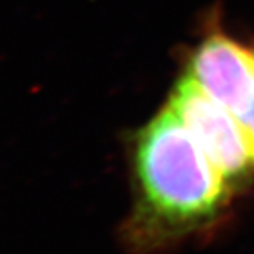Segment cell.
<instances>
[{
	"mask_svg": "<svg viewBox=\"0 0 254 254\" xmlns=\"http://www.w3.org/2000/svg\"><path fill=\"white\" fill-rule=\"evenodd\" d=\"M187 74L238 118L254 93V48L211 33L191 55Z\"/></svg>",
	"mask_w": 254,
	"mask_h": 254,
	"instance_id": "cell-3",
	"label": "cell"
},
{
	"mask_svg": "<svg viewBox=\"0 0 254 254\" xmlns=\"http://www.w3.org/2000/svg\"><path fill=\"white\" fill-rule=\"evenodd\" d=\"M236 119L240 121L243 134H245L248 142V149H250L251 154V160L254 164V93L251 96L250 103L246 104V108L241 111V114Z\"/></svg>",
	"mask_w": 254,
	"mask_h": 254,
	"instance_id": "cell-4",
	"label": "cell"
},
{
	"mask_svg": "<svg viewBox=\"0 0 254 254\" xmlns=\"http://www.w3.org/2000/svg\"><path fill=\"white\" fill-rule=\"evenodd\" d=\"M169 108L226 180L246 174L253 160L240 121L213 101L189 74L177 83Z\"/></svg>",
	"mask_w": 254,
	"mask_h": 254,
	"instance_id": "cell-2",
	"label": "cell"
},
{
	"mask_svg": "<svg viewBox=\"0 0 254 254\" xmlns=\"http://www.w3.org/2000/svg\"><path fill=\"white\" fill-rule=\"evenodd\" d=\"M135 174L147 215L169 228L211 216L226 195V179L170 108L137 137Z\"/></svg>",
	"mask_w": 254,
	"mask_h": 254,
	"instance_id": "cell-1",
	"label": "cell"
}]
</instances>
